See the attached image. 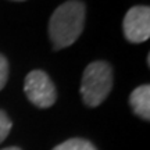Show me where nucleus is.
Here are the masks:
<instances>
[{
    "label": "nucleus",
    "mask_w": 150,
    "mask_h": 150,
    "mask_svg": "<svg viewBox=\"0 0 150 150\" xmlns=\"http://www.w3.org/2000/svg\"><path fill=\"white\" fill-rule=\"evenodd\" d=\"M53 150H96V147L88 140L75 138V139L65 140L63 143H60Z\"/></svg>",
    "instance_id": "6"
},
{
    "label": "nucleus",
    "mask_w": 150,
    "mask_h": 150,
    "mask_svg": "<svg viewBox=\"0 0 150 150\" xmlns=\"http://www.w3.org/2000/svg\"><path fill=\"white\" fill-rule=\"evenodd\" d=\"M29 102L40 108H47L56 102V88L46 72L33 70L27 75L24 85Z\"/></svg>",
    "instance_id": "3"
},
{
    "label": "nucleus",
    "mask_w": 150,
    "mask_h": 150,
    "mask_svg": "<svg viewBox=\"0 0 150 150\" xmlns=\"http://www.w3.org/2000/svg\"><path fill=\"white\" fill-rule=\"evenodd\" d=\"M122 29L131 43L146 42L150 36V8L147 6H135L124 17Z\"/></svg>",
    "instance_id": "4"
},
{
    "label": "nucleus",
    "mask_w": 150,
    "mask_h": 150,
    "mask_svg": "<svg viewBox=\"0 0 150 150\" xmlns=\"http://www.w3.org/2000/svg\"><path fill=\"white\" fill-rule=\"evenodd\" d=\"M85 24V4L70 0L54 10L49 22V35L56 50L71 46L81 36Z\"/></svg>",
    "instance_id": "1"
},
{
    "label": "nucleus",
    "mask_w": 150,
    "mask_h": 150,
    "mask_svg": "<svg viewBox=\"0 0 150 150\" xmlns=\"http://www.w3.org/2000/svg\"><path fill=\"white\" fill-rule=\"evenodd\" d=\"M129 103L134 108V112L146 121L150 120V86L142 85L136 88L131 96Z\"/></svg>",
    "instance_id": "5"
},
{
    "label": "nucleus",
    "mask_w": 150,
    "mask_h": 150,
    "mask_svg": "<svg viewBox=\"0 0 150 150\" xmlns=\"http://www.w3.org/2000/svg\"><path fill=\"white\" fill-rule=\"evenodd\" d=\"M3 150H21L20 147H6V149H3Z\"/></svg>",
    "instance_id": "9"
},
{
    "label": "nucleus",
    "mask_w": 150,
    "mask_h": 150,
    "mask_svg": "<svg viewBox=\"0 0 150 150\" xmlns=\"http://www.w3.org/2000/svg\"><path fill=\"white\" fill-rule=\"evenodd\" d=\"M112 86V70L106 61H95L91 63L83 71L82 83H81V95L83 102L96 107L102 104Z\"/></svg>",
    "instance_id": "2"
},
{
    "label": "nucleus",
    "mask_w": 150,
    "mask_h": 150,
    "mask_svg": "<svg viewBox=\"0 0 150 150\" xmlns=\"http://www.w3.org/2000/svg\"><path fill=\"white\" fill-rule=\"evenodd\" d=\"M8 79V61L4 56L0 54V91L4 88Z\"/></svg>",
    "instance_id": "8"
},
{
    "label": "nucleus",
    "mask_w": 150,
    "mask_h": 150,
    "mask_svg": "<svg viewBox=\"0 0 150 150\" xmlns=\"http://www.w3.org/2000/svg\"><path fill=\"white\" fill-rule=\"evenodd\" d=\"M11 127H13V124H11L10 118L7 117V114L4 111L0 110V143L7 138V135L10 134Z\"/></svg>",
    "instance_id": "7"
}]
</instances>
